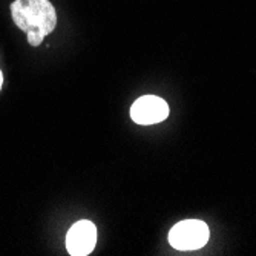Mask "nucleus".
Returning <instances> with one entry per match:
<instances>
[{"instance_id":"f257e3e1","label":"nucleus","mask_w":256,"mask_h":256,"mask_svg":"<svg viewBox=\"0 0 256 256\" xmlns=\"http://www.w3.org/2000/svg\"><path fill=\"white\" fill-rule=\"evenodd\" d=\"M11 16L16 25L26 32L31 46H38L57 25V14L50 0H16Z\"/></svg>"},{"instance_id":"f03ea898","label":"nucleus","mask_w":256,"mask_h":256,"mask_svg":"<svg viewBox=\"0 0 256 256\" xmlns=\"http://www.w3.org/2000/svg\"><path fill=\"white\" fill-rule=\"evenodd\" d=\"M210 236L207 224L200 220H186L175 224L169 232V242L180 252L200 250Z\"/></svg>"},{"instance_id":"7ed1b4c3","label":"nucleus","mask_w":256,"mask_h":256,"mask_svg":"<svg viewBox=\"0 0 256 256\" xmlns=\"http://www.w3.org/2000/svg\"><path fill=\"white\" fill-rule=\"evenodd\" d=\"M169 106L156 96H143L130 106V118L136 124H155L168 118Z\"/></svg>"},{"instance_id":"20e7f679","label":"nucleus","mask_w":256,"mask_h":256,"mask_svg":"<svg viewBox=\"0 0 256 256\" xmlns=\"http://www.w3.org/2000/svg\"><path fill=\"white\" fill-rule=\"evenodd\" d=\"M97 244V227L94 222L82 220L69 228L66 235V248L72 256H88Z\"/></svg>"},{"instance_id":"39448f33","label":"nucleus","mask_w":256,"mask_h":256,"mask_svg":"<svg viewBox=\"0 0 256 256\" xmlns=\"http://www.w3.org/2000/svg\"><path fill=\"white\" fill-rule=\"evenodd\" d=\"M2 83H4V76H2V71H0V89H2Z\"/></svg>"}]
</instances>
